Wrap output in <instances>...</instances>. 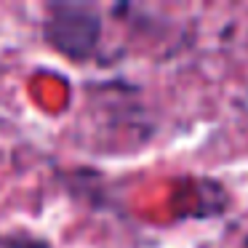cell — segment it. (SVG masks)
Here are the masks:
<instances>
[{
	"label": "cell",
	"instance_id": "obj_1",
	"mask_svg": "<svg viewBox=\"0 0 248 248\" xmlns=\"http://www.w3.org/2000/svg\"><path fill=\"white\" fill-rule=\"evenodd\" d=\"M43 35L67 59L83 62L99 46L102 19L91 6H72V3L48 6V16L43 22Z\"/></svg>",
	"mask_w": 248,
	"mask_h": 248
}]
</instances>
